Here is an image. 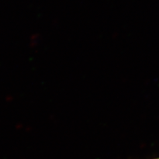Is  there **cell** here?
Masks as SVG:
<instances>
[{
  "instance_id": "1",
  "label": "cell",
  "mask_w": 159,
  "mask_h": 159,
  "mask_svg": "<svg viewBox=\"0 0 159 159\" xmlns=\"http://www.w3.org/2000/svg\"><path fill=\"white\" fill-rule=\"evenodd\" d=\"M152 159H159V157H158V158H152Z\"/></svg>"
}]
</instances>
